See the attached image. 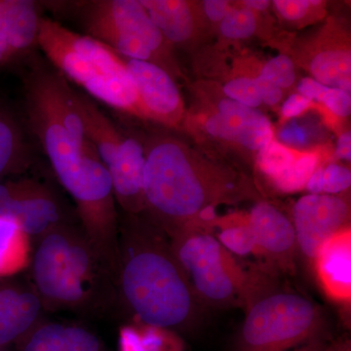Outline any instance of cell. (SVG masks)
Listing matches in <instances>:
<instances>
[{
	"instance_id": "6da1fadb",
	"label": "cell",
	"mask_w": 351,
	"mask_h": 351,
	"mask_svg": "<svg viewBox=\"0 0 351 351\" xmlns=\"http://www.w3.org/2000/svg\"><path fill=\"white\" fill-rule=\"evenodd\" d=\"M73 95L62 75L34 66L25 78L27 123L60 184L75 201L82 232L114 274L119 213L112 180L91 143L75 134L85 132Z\"/></svg>"
},
{
	"instance_id": "7a4b0ae2",
	"label": "cell",
	"mask_w": 351,
	"mask_h": 351,
	"mask_svg": "<svg viewBox=\"0 0 351 351\" xmlns=\"http://www.w3.org/2000/svg\"><path fill=\"white\" fill-rule=\"evenodd\" d=\"M114 286L141 324L184 331L195 324L202 304L169 237L138 215L119 216Z\"/></svg>"
},
{
	"instance_id": "3957f363",
	"label": "cell",
	"mask_w": 351,
	"mask_h": 351,
	"mask_svg": "<svg viewBox=\"0 0 351 351\" xmlns=\"http://www.w3.org/2000/svg\"><path fill=\"white\" fill-rule=\"evenodd\" d=\"M145 156L143 213L169 239L205 228L201 216L206 210L239 199L245 191L234 176L197 162L174 138H154Z\"/></svg>"
},
{
	"instance_id": "277c9868",
	"label": "cell",
	"mask_w": 351,
	"mask_h": 351,
	"mask_svg": "<svg viewBox=\"0 0 351 351\" xmlns=\"http://www.w3.org/2000/svg\"><path fill=\"white\" fill-rule=\"evenodd\" d=\"M31 263L43 306L88 311L105 307L117 294L112 274L73 223H63L36 240Z\"/></svg>"
},
{
	"instance_id": "5b68a950",
	"label": "cell",
	"mask_w": 351,
	"mask_h": 351,
	"mask_svg": "<svg viewBox=\"0 0 351 351\" xmlns=\"http://www.w3.org/2000/svg\"><path fill=\"white\" fill-rule=\"evenodd\" d=\"M243 306L233 351H292L321 338L322 309L306 295L277 284L269 271H252Z\"/></svg>"
},
{
	"instance_id": "8992f818",
	"label": "cell",
	"mask_w": 351,
	"mask_h": 351,
	"mask_svg": "<svg viewBox=\"0 0 351 351\" xmlns=\"http://www.w3.org/2000/svg\"><path fill=\"white\" fill-rule=\"evenodd\" d=\"M38 44L63 77L120 112L142 115L123 58L106 44L47 18L39 23Z\"/></svg>"
},
{
	"instance_id": "52a82bcc",
	"label": "cell",
	"mask_w": 351,
	"mask_h": 351,
	"mask_svg": "<svg viewBox=\"0 0 351 351\" xmlns=\"http://www.w3.org/2000/svg\"><path fill=\"white\" fill-rule=\"evenodd\" d=\"M170 241L202 306H243L252 270L244 269L213 233L196 228Z\"/></svg>"
},
{
	"instance_id": "ba28073f",
	"label": "cell",
	"mask_w": 351,
	"mask_h": 351,
	"mask_svg": "<svg viewBox=\"0 0 351 351\" xmlns=\"http://www.w3.org/2000/svg\"><path fill=\"white\" fill-rule=\"evenodd\" d=\"M75 6L86 36L127 59L151 62L164 69L168 62L167 41L140 1L92 0Z\"/></svg>"
},
{
	"instance_id": "9c48e42d",
	"label": "cell",
	"mask_w": 351,
	"mask_h": 351,
	"mask_svg": "<svg viewBox=\"0 0 351 351\" xmlns=\"http://www.w3.org/2000/svg\"><path fill=\"white\" fill-rule=\"evenodd\" d=\"M73 101L87 140L110 174L117 204L124 213L142 214L144 145L124 136L86 95L73 90Z\"/></svg>"
},
{
	"instance_id": "30bf717a",
	"label": "cell",
	"mask_w": 351,
	"mask_h": 351,
	"mask_svg": "<svg viewBox=\"0 0 351 351\" xmlns=\"http://www.w3.org/2000/svg\"><path fill=\"white\" fill-rule=\"evenodd\" d=\"M0 217L15 219L36 241L53 228L69 223L56 193L32 179L0 181Z\"/></svg>"
},
{
	"instance_id": "8fae6325",
	"label": "cell",
	"mask_w": 351,
	"mask_h": 351,
	"mask_svg": "<svg viewBox=\"0 0 351 351\" xmlns=\"http://www.w3.org/2000/svg\"><path fill=\"white\" fill-rule=\"evenodd\" d=\"M350 219V206L337 195L302 196L293 207L298 250L308 260H315L323 245L343 232Z\"/></svg>"
},
{
	"instance_id": "7c38bea8",
	"label": "cell",
	"mask_w": 351,
	"mask_h": 351,
	"mask_svg": "<svg viewBox=\"0 0 351 351\" xmlns=\"http://www.w3.org/2000/svg\"><path fill=\"white\" fill-rule=\"evenodd\" d=\"M249 223L262 256L274 271L293 274L298 244L292 221L271 203L261 201L252 208Z\"/></svg>"
},
{
	"instance_id": "4fadbf2b",
	"label": "cell",
	"mask_w": 351,
	"mask_h": 351,
	"mask_svg": "<svg viewBox=\"0 0 351 351\" xmlns=\"http://www.w3.org/2000/svg\"><path fill=\"white\" fill-rule=\"evenodd\" d=\"M122 58L137 92L143 117L177 123L181 117L182 99L170 73L151 62Z\"/></svg>"
},
{
	"instance_id": "5bb4252c",
	"label": "cell",
	"mask_w": 351,
	"mask_h": 351,
	"mask_svg": "<svg viewBox=\"0 0 351 351\" xmlns=\"http://www.w3.org/2000/svg\"><path fill=\"white\" fill-rule=\"evenodd\" d=\"M219 112L206 122V130L215 138L237 143L250 151H261L272 140L269 119L256 108L223 99Z\"/></svg>"
},
{
	"instance_id": "9a60e30c",
	"label": "cell",
	"mask_w": 351,
	"mask_h": 351,
	"mask_svg": "<svg viewBox=\"0 0 351 351\" xmlns=\"http://www.w3.org/2000/svg\"><path fill=\"white\" fill-rule=\"evenodd\" d=\"M43 308L34 288L0 284V346L24 339L38 324Z\"/></svg>"
},
{
	"instance_id": "2e32d148",
	"label": "cell",
	"mask_w": 351,
	"mask_h": 351,
	"mask_svg": "<svg viewBox=\"0 0 351 351\" xmlns=\"http://www.w3.org/2000/svg\"><path fill=\"white\" fill-rule=\"evenodd\" d=\"M323 290L338 302H350L351 232L348 228L323 245L314 260Z\"/></svg>"
},
{
	"instance_id": "e0dca14e",
	"label": "cell",
	"mask_w": 351,
	"mask_h": 351,
	"mask_svg": "<svg viewBox=\"0 0 351 351\" xmlns=\"http://www.w3.org/2000/svg\"><path fill=\"white\" fill-rule=\"evenodd\" d=\"M38 4L29 0H0V32L16 53L38 43Z\"/></svg>"
},
{
	"instance_id": "ac0fdd59",
	"label": "cell",
	"mask_w": 351,
	"mask_h": 351,
	"mask_svg": "<svg viewBox=\"0 0 351 351\" xmlns=\"http://www.w3.org/2000/svg\"><path fill=\"white\" fill-rule=\"evenodd\" d=\"M167 43H186L195 32V17L182 0H140Z\"/></svg>"
},
{
	"instance_id": "d6986e66",
	"label": "cell",
	"mask_w": 351,
	"mask_h": 351,
	"mask_svg": "<svg viewBox=\"0 0 351 351\" xmlns=\"http://www.w3.org/2000/svg\"><path fill=\"white\" fill-rule=\"evenodd\" d=\"M31 147L12 113L0 105V181L25 172L32 165Z\"/></svg>"
},
{
	"instance_id": "ffe728a7",
	"label": "cell",
	"mask_w": 351,
	"mask_h": 351,
	"mask_svg": "<svg viewBox=\"0 0 351 351\" xmlns=\"http://www.w3.org/2000/svg\"><path fill=\"white\" fill-rule=\"evenodd\" d=\"M29 241L15 219L0 217V278L18 274L31 263Z\"/></svg>"
},
{
	"instance_id": "44dd1931",
	"label": "cell",
	"mask_w": 351,
	"mask_h": 351,
	"mask_svg": "<svg viewBox=\"0 0 351 351\" xmlns=\"http://www.w3.org/2000/svg\"><path fill=\"white\" fill-rule=\"evenodd\" d=\"M314 80L329 88L350 94L351 56L348 50H325L316 54L311 63Z\"/></svg>"
},
{
	"instance_id": "7402d4cb",
	"label": "cell",
	"mask_w": 351,
	"mask_h": 351,
	"mask_svg": "<svg viewBox=\"0 0 351 351\" xmlns=\"http://www.w3.org/2000/svg\"><path fill=\"white\" fill-rule=\"evenodd\" d=\"M119 351H182V345L173 332L140 323L122 328Z\"/></svg>"
},
{
	"instance_id": "603a6c76",
	"label": "cell",
	"mask_w": 351,
	"mask_h": 351,
	"mask_svg": "<svg viewBox=\"0 0 351 351\" xmlns=\"http://www.w3.org/2000/svg\"><path fill=\"white\" fill-rule=\"evenodd\" d=\"M218 226V233L214 234L216 239L234 256L256 255V242L253 230L249 223V216L246 219L237 221H217L210 223L209 230Z\"/></svg>"
},
{
	"instance_id": "cb8c5ba5",
	"label": "cell",
	"mask_w": 351,
	"mask_h": 351,
	"mask_svg": "<svg viewBox=\"0 0 351 351\" xmlns=\"http://www.w3.org/2000/svg\"><path fill=\"white\" fill-rule=\"evenodd\" d=\"M319 156L316 154H306L295 159L289 169L272 180L274 186L283 193H295L306 188L309 178L317 169Z\"/></svg>"
},
{
	"instance_id": "d4e9b609",
	"label": "cell",
	"mask_w": 351,
	"mask_h": 351,
	"mask_svg": "<svg viewBox=\"0 0 351 351\" xmlns=\"http://www.w3.org/2000/svg\"><path fill=\"white\" fill-rule=\"evenodd\" d=\"M64 328L56 322L38 323L24 337L22 351H61Z\"/></svg>"
},
{
	"instance_id": "484cf974",
	"label": "cell",
	"mask_w": 351,
	"mask_h": 351,
	"mask_svg": "<svg viewBox=\"0 0 351 351\" xmlns=\"http://www.w3.org/2000/svg\"><path fill=\"white\" fill-rule=\"evenodd\" d=\"M295 160V154L287 147L274 140L258 151L257 158L258 168L271 181L289 169Z\"/></svg>"
},
{
	"instance_id": "4316f807",
	"label": "cell",
	"mask_w": 351,
	"mask_h": 351,
	"mask_svg": "<svg viewBox=\"0 0 351 351\" xmlns=\"http://www.w3.org/2000/svg\"><path fill=\"white\" fill-rule=\"evenodd\" d=\"M257 27L254 11L248 8H230L221 21V34L230 39H245L253 36Z\"/></svg>"
},
{
	"instance_id": "83f0119b",
	"label": "cell",
	"mask_w": 351,
	"mask_h": 351,
	"mask_svg": "<svg viewBox=\"0 0 351 351\" xmlns=\"http://www.w3.org/2000/svg\"><path fill=\"white\" fill-rule=\"evenodd\" d=\"M260 76L276 84L280 89L292 86L295 82V68L292 60L279 55L269 60L261 71Z\"/></svg>"
},
{
	"instance_id": "f1b7e54d",
	"label": "cell",
	"mask_w": 351,
	"mask_h": 351,
	"mask_svg": "<svg viewBox=\"0 0 351 351\" xmlns=\"http://www.w3.org/2000/svg\"><path fill=\"white\" fill-rule=\"evenodd\" d=\"M223 93L230 100L246 107L256 108L262 104L258 88L252 78L239 77L230 80L223 86Z\"/></svg>"
},
{
	"instance_id": "f546056e",
	"label": "cell",
	"mask_w": 351,
	"mask_h": 351,
	"mask_svg": "<svg viewBox=\"0 0 351 351\" xmlns=\"http://www.w3.org/2000/svg\"><path fill=\"white\" fill-rule=\"evenodd\" d=\"M61 351H103L100 339L86 328L66 326Z\"/></svg>"
},
{
	"instance_id": "4dcf8cb0",
	"label": "cell",
	"mask_w": 351,
	"mask_h": 351,
	"mask_svg": "<svg viewBox=\"0 0 351 351\" xmlns=\"http://www.w3.org/2000/svg\"><path fill=\"white\" fill-rule=\"evenodd\" d=\"M351 172L338 164L322 169V195H336L350 188Z\"/></svg>"
},
{
	"instance_id": "1f68e13d",
	"label": "cell",
	"mask_w": 351,
	"mask_h": 351,
	"mask_svg": "<svg viewBox=\"0 0 351 351\" xmlns=\"http://www.w3.org/2000/svg\"><path fill=\"white\" fill-rule=\"evenodd\" d=\"M321 1L311 0H276L274 5L281 17L289 21L301 20L308 12L311 6L320 4Z\"/></svg>"
},
{
	"instance_id": "d6a6232c",
	"label": "cell",
	"mask_w": 351,
	"mask_h": 351,
	"mask_svg": "<svg viewBox=\"0 0 351 351\" xmlns=\"http://www.w3.org/2000/svg\"><path fill=\"white\" fill-rule=\"evenodd\" d=\"M334 114L346 117L351 112L350 94L337 88H329L323 97L322 101Z\"/></svg>"
},
{
	"instance_id": "836d02e7",
	"label": "cell",
	"mask_w": 351,
	"mask_h": 351,
	"mask_svg": "<svg viewBox=\"0 0 351 351\" xmlns=\"http://www.w3.org/2000/svg\"><path fill=\"white\" fill-rule=\"evenodd\" d=\"M278 138L284 145L290 147H302L306 145V131L295 121L290 122L279 132Z\"/></svg>"
},
{
	"instance_id": "e575fe53",
	"label": "cell",
	"mask_w": 351,
	"mask_h": 351,
	"mask_svg": "<svg viewBox=\"0 0 351 351\" xmlns=\"http://www.w3.org/2000/svg\"><path fill=\"white\" fill-rule=\"evenodd\" d=\"M256 86L258 88L262 103L267 106H276L280 101L283 97V91L276 84L265 80L262 76H257L254 78Z\"/></svg>"
},
{
	"instance_id": "d590c367",
	"label": "cell",
	"mask_w": 351,
	"mask_h": 351,
	"mask_svg": "<svg viewBox=\"0 0 351 351\" xmlns=\"http://www.w3.org/2000/svg\"><path fill=\"white\" fill-rule=\"evenodd\" d=\"M329 87L324 86L313 77L302 78L298 85L299 94L311 101H322Z\"/></svg>"
},
{
	"instance_id": "8d00e7d4",
	"label": "cell",
	"mask_w": 351,
	"mask_h": 351,
	"mask_svg": "<svg viewBox=\"0 0 351 351\" xmlns=\"http://www.w3.org/2000/svg\"><path fill=\"white\" fill-rule=\"evenodd\" d=\"M311 101L300 94H293L283 104L281 113L286 119H294L311 106Z\"/></svg>"
},
{
	"instance_id": "74e56055",
	"label": "cell",
	"mask_w": 351,
	"mask_h": 351,
	"mask_svg": "<svg viewBox=\"0 0 351 351\" xmlns=\"http://www.w3.org/2000/svg\"><path fill=\"white\" fill-rule=\"evenodd\" d=\"M203 7L207 17L213 22L223 20L230 8L228 1L223 0H207L203 2Z\"/></svg>"
},
{
	"instance_id": "f35d334b",
	"label": "cell",
	"mask_w": 351,
	"mask_h": 351,
	"mask_svg": "<svg viewBox=\"0 0 351 351\" xmlns=\"http://www.w3.org/2000/svg\"><path fill=\"white\" fill-rule=\"evenodd\" d=\"M336 154L339 158L348 161L351 160V134L350 131L339 136L338 143H337Z\"/></svg>"
},
{
	"instance_id": "ab89813d",
	"label": "cell",
	"mask_w": 351,
	"mask_h": 351,
	"mask_svg": "<svg viewBox=\"0 0 351 351\" xmlns=\"http://www.w3.org/2000/svg\"><path fill=\"white\" fill-rule=\"evenodd\" d=\"M337 348L338 346L328 343L324 339L319 338L292 351H337Z\"/></svg>"
},
{
	"instance_id": "60d3db41",
	"label": "cell",
	"mask_w": 351,
	"mask_h": 351,
	"mask_svg": "<svg viewBox=\"0 0 351 351\" xmlns=\"http://www.w3.org/2000/svg\"><path fill=\"white\" fill-rule=\"evenodd\" d=\"M15 55L16 53L14 52L10 44L7 41L5 36L0 32V64L8 61Z\"/></svg>"
},
{
	"instance_id": "b9f144b4",
	"label": "cell",
	"mask_w": 351,
	"mask_h": 351,
	"mask_svg": "<svg viewBox=\"0 0 351 351\" xmlns=\"http://www.w3.org/2000/svg\"><path fill=\"white\" fill-rule=\"evenodd\" d=\"M243 5L252 11H265L269 8L270 2L269 0H247L243 2Z\"/></svg>"
},
{
	"instance_id": "7bdbcfd3",
	"label": "cell",
	"mask_w": 351,
	"mask_h": 351,
	"mask_svg": "<svg viewBox=\"0 0 351 351\" xmlns=\"http://www.w3.org/2000/svg\"><path fill=\"white\" fill-rule=\"evenodd\" d=\"M337 351H351L350 343L346 341V343H343V345L338 346V348H337Z\"/></svg>"
},
{
	"instance_id": "ee69618b",
	"label": "cell",
	"mask_w": 351,
	"mask_h": 351,
	"mask_svg": "<svg viewBox=\"0 0 351 351\" xmlns=\"http://www.w3.org/2000/svg\"><path fill=\"white\" fill-rule=\"evenodd\" d=\"M0 348H1V346H0ZM0 351H2V350H1V348H0Z\"/></svg>"
}]
</instances>
